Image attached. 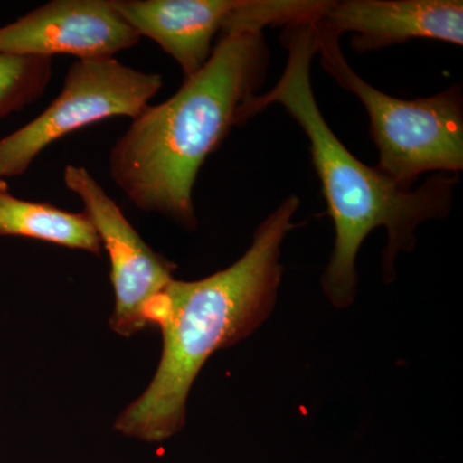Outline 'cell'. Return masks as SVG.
<instances>
[{"mask_svg":"<svg viewBox=\"0 0 463 463\" xmlns=\"http://www.w3.org/2000/svg\"><path fill=\"white\" fill-rule=\"evenodd\" d=\"M0 236L26 237L100 257L102 242L90 216L51 203L18 199L0 179Z\"/></svg>","mask_w":463,"mask_h":463,"instance_id":"10","label":"cell"},{"mask_svg":"<svg viewBox=\"0 0 463 463\" xmlns=\"http://www.w3.org/2000/svg\"><path fill=\"white\" fill-rule=\"evenodd\" d=\"M163 88V76L116 58L76 60L62 90L41 115L0 139V179L25 174L52 143L116 116L137 118Z\"/></svg>","mask_w":463,"mask_h":463,"instance_id":"5","label":"cell"},{"mask_svg":"<svg viewBox=\"0 0 463 463\" xmlns=\"http://www.w3.org/2000/svg\"><path fill=\"white\" fill-rule=\"evenodd\" d=\"M335 35L352 33L356 52H370L412 39L463 44L461 0H328L316 21Z\"/></svg>","mask_w":463,"mask_h":463,"instance_id":"9","label":"cell"},{"mask_svg":"<svg viewBox=\"0 0 463 463\" xmlns=\"http://www.w3.org/2000/svg\"><path fill=\"white\" fill-rule=\"evenodd\" d=\"M298 206L295 194L283 200L231 267L167 286L151 319L163 334L160 364L141 397L118 414L116 431L161 443L184 428L188 395L207 359L254 334L272 315L282 279V243L294 230Z\"/></svg>","mask_w":463,"mask_h":463,"instance_id":"2","label":"cell"},{"mask_svg":"<svg viewBox=\"0 0 463 463\" xmlns=\"http://www.w3.org/2000/svg\"><path fill=\"white\" fill-rule=\"evenodd\" d=\"M52 58L0 52V120L41 99L51 83Z\"/></svg>","mask_w":463,"mask_h":463,"instance_id":"11","label":"cell"},{"mask_svg":"<svg viewBox=\"0 0 463 463\" xmlns=\"http://www.w3.org/2000/svg\"><path fill=\"white\" fill-rule=\"evenodd\" d=\"M63 182L83 203V212L109 255L115 292L109 327L120 336H133L152 326L158 298L175 279V264L149 248L90 170L67 165Z\"/></svg>","mask_w":463,"mask_h":463,"instance_id":"7","label":"cell"},{"mask_svg":"<svg viewBox=\"0 0 463 463\" xmlns=\"http://www.w3.org/2000/svg\"><path fill=\"white\" fill-rule=\"evenodd\" d=\"M139 35L160 45L191 78L206 65L215 36L233 30L288 26L304 14L300 0H112Z\"/></svg>","mask_w":463,"mask_h":463,"instance_id":"6","label":"cell"},{"mask_svg":"<svg viewBox=\"0 0 463 463\" xmlns=\"http://www.w3.org/2000/svg\"><path fill=\"white\" fill-rule=\"evenodd\" d=\"M323 70L361 100L379 149L377 169L411 190L423 173L463 170V96L459 85L430 97L402 99L373 87L347 63L340 36L313 23Z\"/></svg>","mask_w":463,"mask_h":463,"instance_id":"4","label":"cell"},{"mask_svg":"<svg viewBox=\"0 0 463 463\" xmlns=\"http://www.w3.org/2000/svg\"><path fill=\"white\" fill-rule=\"evenodd\" d=\"M263 32L233 30L216 43L197 74L174 96L134 118L109 156V175L134 206L197 225L194 188L207 157L221 147L267 76Z\"/></svg>","mask_w":463,"mask_h":463,"instance_id":"3","label":"cell"},{"mask_svg":"<svg viewBox=\"0 0 463 463\" xmlns=\"http://www.w3.org/2000/svg\"><path fill=\"white\" fill-rule=\"evenodd\" d=\"M282 44L288 62L281 78L272 90L249 100L243 120L270 105H281L309 139L313 166L335 227L322 288L332 306L345 309L356 297V258L371 232L383 228L388 233L383 273L390 281L395 277L398 255L416 246L417 228L449 214L458 175L437 174L417 190H405L377 167L365 165L337 138L317 103L310 79L317 54L313 23L283 27Z\"/></svg>","mask_w":463,"mask_h":463,"instance_id":"1","label":"cell"},{"mask_svg":"<svg viewBox=\"0 0 463 463\" xmlns=\"http://www.w3.org/2000/svg\"><path fill=\"white\" fill-rule=\"evenodd\" d=\"M141 41L112 0H52L0 27V52L76 60L115 58Z\"/></svg>","mask_w":463,"mask_h":463,"instance_id":"8","label":"cell"}]
</instances>
